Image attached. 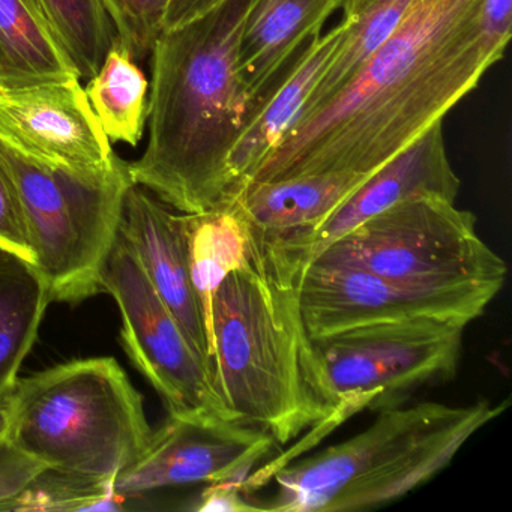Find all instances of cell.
I'll return each instance as SVG.
<instances>
[{"instance_id": "obj_1", "label": "cell", "mask_w": 512, "mask_h": 512, "mask_svg": "<svg viewBox=\"0 0 512 512\" xmlns=\"http://www.w3.org/2000/svg\"><path fill=\"white\" fill-rule=\"evenodd\" d=\"M502 58L482 40L478 0H418L376 55L299 118L247 181L373 175L442 122Z\"/></svg>"}, {"instance_id": "obj_2", "label": "cell", "mask_w": 512, "mask_h": 512, "mask_svg": "<svg viewBox=\"0 0 512 512\" xmlns=\"http://www.w3.org/2000/svg\"><path fill=\"white\" fill-rule=\"evenodd\" d=\"M248 5L226 0L163 32L151 53L148 146L130 175L182 214L220 208L238 188L230 154L256 110L236 71Z\"/></svg>"}, {"instance_id": "obj_3", "label": "cell", "mask_w": 512, "mask_h": 512, "mask_svg": "<svg viewBox=\"0 0 512 512\" xmlns=\"http://www.w3.org/2000/svg\"><path fill=\"white\" fill-rule=\"evenodd\" d=\"M211 335L212 382L233 422L281 445L340 424L293 284L248 259L215 292Z\"/></svg>"}, {"instance_id": "obj_4", "label": "cell", "mask_w": 512, "mask_h": 512, "mask_svg": "<svg viewBox=\"0 0 512 512\" xmlns=\"http://www.w3.org/2000/svg\"><path fill=\"white\" fill-rule=\"evenodd\" d=\"M506 406L508 401L496 406L424 401L383 407L367 430L278 467V491L265 511H367L401 499L445 470Z\"/></svg>"}, {"instance_id": "obj_5", "label": "cell", "mask_w": 512, "mask_h": 512, "mask_svg": "<svg viewBox=\"0 0 512 512\" xmlns=\"http://www.w3.org/2000/svg\"><path fill=\"white\" fill-rule=\"evenodd\" d=\"M5 404L8 437L22 451L86 478L115 479L152 431L142 395L113 358L80 359L17 379Z\"/></svg>"}, {"instance_id": "obj_6", "label": "cell", "mask_w": 512, "mask_h": 512, "mask_svg": "<svg viewBox=\"0 0 512 512\" xmlns=\"http://www.w3.org/2000/svg\"><path fill=\"white\" fill-rule=\"evenodd\" d=\"M4 166L52 302L80 304L103 292L101 272L115 244L130 164L118 158L109 172L76 175L20 151L0 136Z\"/></svg>"}, {"instance_id": "obj_7", "label": "cell", "mask_w": 512, "mask_h": 512, "mask_svg": "<svg viewBox=\"0 0 512 512\" xmlns=\"http://www.w3.org/2000/svg\"><path fill=\"white\" fill-rule=\"evenodd\" d=\"M308 265L352 268L409 286L502 290L506 263L476 230L472 212L424 197L400 203L320 251Z\"/></svg>"}, {"instance_id": "obj_8", "label": "cell", "mask_w": 512, "mask_h": 512, "mask_svg": "<svg viewBox=\"0 0 512 512\" xmlns=\"http://www.w3.org/2000/svg\"><path fill=\"white\" fill-rule=\"evenodd\" d=\"M466 328L415 319L313 338L340 421L365 407L394 406L415 389L454 377Z\"/></svg>"}, {"instance_id": "obj_9", "label": "cell", "mask_w": 512, "mask_h": 512, "mask_svg": "<svg viewBox=\"0 0 512 512\" xmlns=\"http://www.w3.org/2000/svg\"><path fill=\"white\" fill-rule=\"evenodd\" d=\"M122 316L121 340L128 358L163 398L169 415L232 421L200 359L172 311L158 296L121 233L101 272Z\"/></svg>"}, {"instance_id": "obj_10", "label": "cell", "mask_w": 512, "mask_h": 512, "mask_svg": "<svg viewBox=\"0 0 512 512\" xmlns=\"http://www.w3.org/2000/svg\"><path fill=\"white\" fill-rule=\"evenodd\" d=\"M311 338L374 323L433 319L469 326L500 292L496 287H418L352 268L307 265L295 284Z\"/></svg>"}, {"instance_id": "obj_11", "label": "cell", "mask_w": 512, "mask_h": 512, "mask_svg": "<svg viewBox=\"0 0 512 512\" xmlns=\"http://www.w3.org/2000/svg\"><path fill=\"white\" fill-rule=\"evenodd\" d=\"M274 443L248 425L169 415L151 431L136 460L116 475L113 491L131 502L163 488L242 481Z\"/></svg>"}, {"instance_id": "obj_12", "label": "cell", "mask_w": 512, "mask_h": 512, "mask_svg": "<svg viewBox=\"0 0 512 512\" xmlns=\"http://www.w3.org/2000/svg\"><path fill=\"white\" fill-rule=\"evenodd\" d=\"M0 136L31 157L76 175L109 172L119 158L77 77L0 85Z\"/></svg>"}, {"instance_id": "obj_13", "label": "cell", "mask_w": 512, "mask_h": 512, "mask_svg": "<svg viewBox=\"0 0 512 512\" xmlns=\"http://www.w3.org/2000/svg\"><path fill=\"white\" fill-rule=\"evenodd\" d=\"M119 233L212 376V338L191 271L187 214L139 185L125 194Z\"/></svg>"}, {"instance_id": "obj_14", "label": "cell", "mask_w": 512, "mask_h": 512, "mask_svg": "<svg viewBox=\"0 0 512 512\" xmlns=\"http://www.w3.org/2000/svg\"><path fill=\"white\" fill-rule=\"evenodd\" d=\"M460 187V178L446 154L443 121L437 122L377 169L343 205L305 236L293 259L296 280L320 251L359 224L410 200L436 197L455 202Z\"/></svg>"}, {"instance_id": "obj_15", "label": "cell", "mask_w": 512, "mask_h": 512, "mask_svg": "<svg viewBox=\"0 0 512 512\" xmlns=\"http://www.w3.org/2000/svg\"><path fill=\"white\" fill-rule=\"evenodd\" d=\"M341 0H250L236 50V71L254 103L319 37Z\"/></svg>"}, {"instance_id": "obj_16", "label": "cell", "mask_w": 512, "mask_h": 512, "mask_svg": "<svg viewBox=\"0 0 512 512\" xmlns=\"http://www.w3.org/2000/svg\"><path fill=\"white\" fill-rule=\"evenodd\" d=\"M347 26L349 20L343 19L328 34L314 38L260 98L230 154V170L238 181V187L256 172L293 127L308 95L343 40Z\"/></svg>"}, {"instance_id": "obj_17", "label": "cell", "mask_w": 512, "mask_h": 512, "mask_svg": "<svg viewBox=\"0 0 512 512\" xmlns=\"http://www.w3.org/2000/svg\"><path fill=\"white\" fill-rule=\"evenodd\" d=\"M77 77L40 0H0V85Z\"/></svg>"}, {"instance_id": "obj_18", "label": "cell", "mask_w": 512, "mask_h": 512, "mask_svg": "<svg viewBox=\"0 0 512 512\" xmlns=\"http://www.w3.org/2000/svg\"><path fill=\"white\" fill-rule=\"evenodd\" d=\"M49 287L34 263L0 250V404L16 385L49 307Z\"/></svg>"}, {"instance_id": "obj_19", "label": "cell", "mask_w": 512, "mask_h": 512, "mask_svg": "<svg viewBox=\"0 0 512 512\" xmlns=\"http://www.w3.org/2000/svg\"><path fill=\"white\" fill-rule=\"evenodd\" d=\"M85 91L110 142L139 145L148 122L149 83L116 38Z\"/></svg>"}, {"instance_id": "obj_20", "label": "cell", "mask_w": 512, "mask_h": 512, "mask_svg": "<svg viewBox=\"0 0 512 512\" xmlns=\"http://www.w3.org/2000/svg\"><path fill=\"white\" fill-rule=\"evenodd\" d=\"M416 2L418 0H371L358 16L346 19L349 20L346 34L308 95L298 119L310 115L340 92L397 31Z\"/></svg>"}, {"instance_id": "obj_21", "label": "cell", "mask_w": 512, "mask_h": 512, "mask_svg": "<svg viewBox=\"0 0 512 512\" xmlns=\"http://www.w3.org/2000/svg\"><path fill=\"white\" fill-rule=\"evenodd\" d=\"M187 218L194 286L211 331L212 299L224 278L247 262V235L238 217L223 206Z\"/></svg>"}, {"instance_id": "obj_22", "label": "cell", "mask_w": 512, "mask_h": 512, "mask_svg": "<svg viewBox=\"0 0 512 512\" xmlns=\"http://www.w3.org/2000/svg\"><path fill=\"white\" fill-rule=\"evenodd\" d=\"M53 31L76 67L79 79L100 70L116 38L101 0H40Z\"/></svg>"}, {"instance_id": "obj_23", "label": "cell", "mask_w": 512, "mask_h": 512, "mask_svg": "<svg viewBox=\"0 0 512 512\" xmlns=\"http://www.w3.org/2000/svg\"><path fill=\"white\" fill-rule=\"evenodd\" d=\"M113 481L46 467L0 511H122L130 500L116 496Z\"/></svg>"}, {"instance_id": "obj_24", "label": "cell", "mask_w": 512, "mask_h": 512, "mask_svg": "<svg viewBox=\"0 0 512 512\" xmlns=\"http://www.w3.org/2000/svg\"><path fill=\"white\" fill-rule=\"evenodd\" d=\"M113 28L116 40L133 56L142 61L151 55L163 34L164 14L170 0H101Z\"/></svg>"}, {"instance_id": "obj_25", "label": "cell", "mask_w": 512, "mask_h": 512, "mask_svg": "<svg viewBox=\"0 0 512 512\" xmlns=\"http://www.w3.org/2000/svg\"><path fill=\"white\" fill-rule=\"evenodd\" d=\"M44 469L41 461L22 451L10 437L0 439V509L19 496Z\"/></svg>"}, {"instance_id": "obj_26", "label": "cell", "mask_w": 512, "mask_h": 512, "mask_svg": "<svg viewBox=\"0 0 512 512\" xmlns=\"http://www.w3.org/2000/svg\"><path fill=\"white\" fill-rule=\"evenodd\" d=\"M0 247L32 262L31 244L13 184L0 164Z\"/></svg>"}, {"instance_id": "obj_27", "label": "cell", "mask_w": 512, "mask_h": 512, "mask_svg": "<svg viewBox=\"0 0 512 512\" xmlns=\"http://www.w3.org/2000/svg\"><path fill=\"white\" fill-rule=\"evenodd\" d=\"M478 23L485 44L497 55H505L511 40L512 0H478Z\"/></svg>"}, {"instance_id": "obj_28", "label": "cell", "mask_w": 512, "mask_h": 512, "mask_svg": "<svg viewBox=\"0 0 512 512\" xmlns=\"http://www.w3.org/2000/svg\"><path fill=\"white\" fill-rule=\"evenodd\" d=\"M200 494L197 511H259L256 503L248 502L245 497V482L224 481L208 484Z\"/></svg>"}, {"instance_id": "obj_29", "label": "cell", "mask_w": 512, "mask_h": 512, "mask_svg": "<svg viewBox=\"0 0 512 512\" xmlns=\"http://www.w3.org/2000/svg\"><path fill=\"white\" fill-rule=\"evenodd\" d=\"M226 0H170L164 14L163 32L181 28L214 11Z\"/></svg>"}, {"instance_id": "obj_30", "label": "cell", "mask_w": 512, "mask_h": 512, "mask_svg": "<svg viewBox=\"0 0 512 512\" xmlns=\"http://www.w3.org/2000/svg\"><path fill=\"white\" fill-rule=\"evenodd\" d=\"M370 2L371 0H341L340 10H343V19H353L358 16Z\"/></svg>"}, {"instance_id": "obj_31", "label": "cell", "mask_w": 512, "mask_h": 512, "mask_svg": "<svg viewBox=\"0 0 512 512\" xmlns=\"http://www.w3.org/2000/svg\"><path fill=\"white\" fill-rule=\"evenodd\" d=\"M10 433V410L7 404H0V439L8 436Z\"/></svg>"}, {"instance_id": "obj_32", "label": "cell", "mask_w": 512, "mask_h": 512, "mask_svg": "<svg viewBox=\"0 0 512 512\" xmlns=\"http://www.w3.org/2000/svg\"><path fill=\"white\" fill-rule=\"evenodd\" d=\"M0 250H2V247H0Z\"/></svg>"}]
</instances>
